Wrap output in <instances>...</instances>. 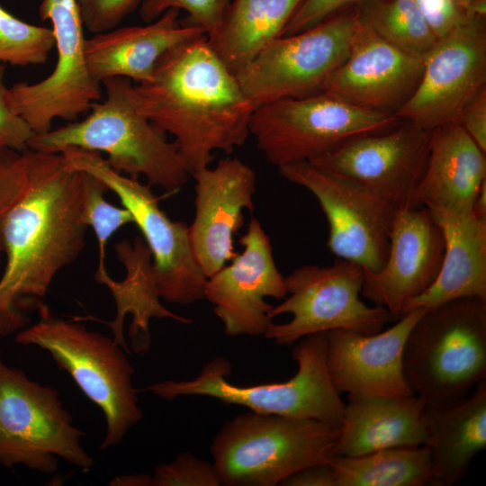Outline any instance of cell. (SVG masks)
Listing matches in <instances>:
<instances>
[{"instance_id": "1", "label": "cell", "mask_w": 486, "mask_h": 486, "mask_svg": "<svg viewBox=\"0 0 486 486\" xmlns=\"http://www.w3.org/2000/svg\"><path fill=\"white\" fill-rule=\"evenodd\" d=\"M31 183L24 195L0 220L5 266L0 276V336L30 325L40 312L57 274L86 245L82 222L86 173L62 153L29 148Z\"/></svg>"}, {"instance_id": "2", "label": "cell", "mask_w": 486, "mask_h": 486, "mask_svg": "<svg viewBox=\"0 0 486 486\" xmlns=\"http://www.w3.org/2000/svg\"><path fill=\"white\" fill-rule=\"evenodd\" d=\"M133 92L140 112L174 138L189 175L209 166L213 151L231 154L250 136L255 107L206 35L166 52Z\"/></svg>"}, {"instance_id": "3", "label": "cell", "mask_w": 486, "mask_h": 486, "mask_svg": "<svg viewBox=\"0 0 486 486\" xmlns=\"http://www.w3.org/2000/svg\"><path fill=\"white\" fill-rule=\"evenodd\" d=\"M102 85L105 97L92 104L85 119L34 135L29 148L46 153L68 148L104 152L114 170L131 177L144 176L149 185L168 194L179 191L189 173L178 148L140 112L131 81L113 76Z\"/></svg>"}, {"instance_id": "4", "label": "cell", "mask_w": 486, "mask_h": 486, "mask_svg": "<svg viewBox=\"0 0 486 486\" xmlns=\"http://www.w3.org/2000/svg\"><path fill=\"white\" fill-rule=\"evenodd\" d=\"M402 368L410 389L428 405L468 397L486 381V299L425 310L406 338Z\"/></svg>"}, {"instance_id": "5", "label": "cell", "mask_w": 486, "mask_h": 486, "mask_svg": "<svg viewBox=\"0 0 486 486\" xmlns=\"http://www.w3.org/2000/svg\"><path fill=\"white\" fill-rule=\"evenodd\" d=\"M298 370L289 380L238 386L227 380L231 366L215 357L192 380H166L146 390L164 400L181 396H208L250 411L293 418H312L339 429L346 402L334 385L327 364V332L301 338L292 348Z\"/></svg>"}, {"instance_id": "6", "label": "cell", "mask_w": 486, "mask_h": 486, "mask_svg": "<svg viewBox=\"0 0 486 486\" xmlns=\"http://www.w3.org/2000/svg\"><path fill=\"white\" fill-rule=\"evenodd\" d=\"M39 315L36 323L15 334V342L47 351L99 407L106 424L100 449L119 445L143 416L128 352L113 338L91 331L76 320L53 317L48 307Z\"/></svg>"}, {"instance_id": "7", "label": "cell", "mask_w": 486, "mask_h": 486, "mask_svg": "<svg viewBox=\"0 0 486 486\" xmlns=\"http://www.w3.org/2000/svg\"><path fill=\"white\" fill-rule=\"evenodd\" d=\"M338 429L312 418L248 411L225 422L211 444L225 486H275L332 456Z\"/></svg>"}, {"instance_id": "8", "label": "cell", "mask_w": 486, "mask_h": 486, "mask_svg": "<svg viewBox=\"0 0 486 486\" xmlns=\"http://www.w3.org/2000/svg\"><path fill=\"white\" fill-rule=\"evenodd\" d=\"M58 392L30 379L0 356V464L54 473L59 458L89 472L94 460L82 445Z\"/></svg>"}, {"instance_id": "9", "label": "cell", "mask_w": 486, "mask_h": 486, "mask_svg": "<svg viewBox=\"0 0 486 486\" xmlns=\"http://www.w3.org/2000/svg\"><path fill=\"white\" fill-rule=\"evenodd\" d=\"M400 122L394 112L359 108L320 92L256 107L249 132L265 158L279 167L311 161L351 139L387 131Z\"/></svg>"}, {"instance_id": "10", "label": "cell", "mask_w": 486, "mask_h": 486, "mask_svg": "<svg viewBox=\"0 0 486 486\" xmlns=\"http://www.w3.org/2000/svg\"><path fill=\"white\" fill-rule=\"evenodd\" d=\"M364 268L337 258L329 266L305 265L284 277L288 297L273 306L270 318L291 314L284 323H271L265 337L278 346L335 329L374 334L395 320L383 307L360 299Z\"/></svg>"}, {"instance_id": "11", "label": "cell", "mask_w": 486, "mask_h": 486, "mask_svg": "<svg viewBox=\"0 0 486 486\" xmlns=\"http://www.w3.org/2000/svg\"><path fill=\"white\" fill-rule=\"evenodd\" d=\"M360 20L355 6L281 36L234 75L253 106L321 91L347 57Z\"/></svg>"}, {"instance_id": "12", "label": "cell", "mask_w": 486, "mask_h": 486, "mask_svg": "<svg viewBox=\"0 0 486 486\" xmlns=\"http://www.w3.org/2000/svg\"><path fill=\"white\" fill-rule=\"evenodd\" d=\"M60 153L71 166L102 181L130 211L151 252L160 298L182 305L204 299L207 277L195 259L189 226L166 215L151 185L114 170L99 152L68 148Z\"/></svg>"}, {"instance_id": "13", "label": "cell", "mask_w": 486, "mask_h": 486, "mask_svg": "<svg viewBox=\"0 0 486 486\" xmlns=\"http://www.w3.org/2000/svg\"><path fill=\"white\" fill-rule=\"evenodd\" d=\"M288 181L318 200L328 224L327 246L338 258L379 271L387 259L398 209L364 186L309 161L278 167Z\"/></svg>"}, {"instance_id": "14", "label": "cell", "mask_w": 486, "mask_h": 486, "mask_svg": "<svg viewBox=\"0 0 486 486\" xmlns=\"http://www.w3.org/2000/svg\"><path fill=\"white\" fill-rule=\"evenodd\" d=\"M39 15L52 25L56 66L39 82H19L9 88L13 108L35 135L50 130L55 119L76 121L102 97L101 84L86 66L77 0H42Z\"/></svg>"}, {"instance_id": "15", "label": "cell", "mask_w": 486, "mask_h": 486, "mask_svg": "<svg viewBox=\"0 0 486 486\" xmlns=\"http://www.w3.org/2000/svg\"><path fill=\"white\" fill-rule=\"evenodd\" d=\"M485 88L486 17L467 15L426 55L417 87L395 115L432 130L459 122L464 108Z\"/></svg>"}, {"instance_id": "16", "label": "cell", "mask_w": 486, "mask_h": 486, "mask_svg": "<svg viewBox=\"0 0 486 486\" xmlns=\"http://www.w3.org/2000/svg\"><path fill=\"white\" fill-rule=\"evenodd\" d=\"M430 140V130L403 121L387 131L351 139L309 162L364 186L402 210L420 206L416 194Z\"/></svg>"}, {"instance_id": "17", "label": "cell", "mask_w": 486, "mask_h": 486, "mask_svg": "<svg viewBox=\"0 0 486 486\" xmlns=\"http://www.w3.org/2000/svg\"><path fill=\"white\" fill-rule=\"evenodd\" d=\"M239 243L242 252L207 278L204 299L214 306L227 336H264L273 322V305L266 298L287 296L284 276L277 269L270 238L258 220L248 222Z\"/></svg>"}, {"instance_id": "18", "label": "cell", "mask_w": 486, "mask_h": 486, "mask_svg": "<svg viewBox=\"0 0 486 486\" xmlns=\"http://www.w3.org/2000/svg\"><path fill=\"white\" fill-rule=\"evenodd\" d=\"M444 251L443 232L426 207L399 210L385 264L377 272L364 269L361 295L398 320L407 303L434 283Z\"/></svg>"}, {"instance_id": "19", "label": "cell", "mask_w": 486, "mask_h": 486, "mask_svg": "<svg viewBox=\"0 0 486 486\" xmlns=\"http://www.w3.org/2000/svg\"><path fill=\"white\" fill-rule=\"evenodd\" d=\"M195 180V214L190 239L195 259L208 278L230 262L233 236L244 225L243 211H254L256 173L237 158L191 175Z\"/></svg>"}, {"instance_id": "20", "label": "cell", "mask_w": 486, "mask_h": 486, "mask_svg": "<svg viewBox=\"0 0 486 486\" xmlns=\"http://www.w3.org/2000/svg\"><path fill=\"white\" fill-rule=\"evenodd\" d=\"M424 62L425 58L400 50L360 21L347 57L320 92L359 108L396 112L417 87Z\"/></svg>"}, {"instance_id": "21", "label": "cell", "mask_w": 486, "mask_h": 486, "mask_svg": "<svg viewBox=\"0 0 486 486\" xmlns=\"http://www.w3.org/2000/svg\"><path fill=\"white\" fill-rule=\"evenodd\" d=\"M424 311L410 310L374 334L327 332V364L338 391L396 399L414 396L404 377L402 356L408 334Z\"/></svg>"}, {"instance_id": "22", "label": "cell", "mask_w": 486, "mask_h": 486, "mask_svg": "<svg viewBox=\"0 0 486 486\" xmlns=\"http://www.w3.org/2000/svg\"><path fill=\"white\" fill-rule=\"evenodd\" d=\"M206 35L191 22L179 21V11L170 9L145 25L115 27L85 40L88 71L100 83L122 76L136 84L151 79L162 56L183 42Z\"/></svg>"}, {"instance_id": "23", "label": "cell", "mask_w": 486, "mask_h": 486, "mask_svg": "<svg viewBox=\"0 0 486 486\" xmlns=\"http://www.w3.org/2000/svg\"><path fill=\"white\" fill-rule=\"evenodd\" d=\"M486 181V153L458 123L431 130L428 158L416 198L429 212L454 215L472 212Z\"/></svg>"}, {"instance_id": "24", "label": "cell", "mask_w": 486, "mask_h": 486, "mask_svg": "<svg viewBox=\"0 0 486 486\" xmlns=\"http://www.w3.org/2000/svg\"><path fill=\"white\" fill-rule=\"evenodd\" d=\"M114 251L125 268V277L121 281L115 280L104 268L97 269L94 278L105 285L112 296L116 307L115 317L112 321L91 319L107 325L112 331L113 339L129 353L123 326L125 317L130 315L128 331L130 347L134 353L142 355L150 347L151 319H168L183 324H190L192 320L168 310L161 303L151 252L144 239L140 237H136L133 242L122 239L114 245Z\"/></svg>"}, {"instance_id": "25", "label": "cell", "mask_w": 486, "mask_h": 486, "mask_svg": "<svg viewBox=\"0 0 486 486\" xmlns=\"http://www.w3.org/2000/svg\"><path fill=\"white\" fill-rule=\"evenodd\" d=\"M425 401L348 394L333 455L357 456L393 447L424 446Z\"/></svg>"}, {"instance_id": "26", "label": "cell", "mask_w": 486, "mask_h": 486, "mask_svg": "<svg viewBox=\"0 0 486 486\" xmlns=\"http://www.w3.org/2000/svg\"><path fill=\"white\" fill-rule=\"evenodd\" d=\"M432 468V486H454L486 448V381L465 399L447 405L426 404L423 413Z\"/></svg>"}, {"instance_id": "27", "label": "cell", "mask_w": 486, "mask_h": 486, "mask_svg": "<svg viewBox=\"0 0 486 486\" xmlns=\"http://www.w3.org/2000/svg\"><path fill=\"white\" fill-rule=\"evenodd\" d=\"M430 213L444 236L441 267L431 286L409 302L402 315L460 298L486 299V220L472 212L468 215Z\"/></svg>"}, {"instance_id": "28", "label": "cell", "mask_w": 486, "mask_h": 486, "mask_svg": "<svg viewBox=\"0 0 486 486\" xmlns=\"http://www.w3.org/2000/svg\"><path fill=\"white\" fill-rule=\"evenodd\" d=\"M302 0H231L208 41L235 74L282 33Z\"/></svg>"}, {"instance_id": "29", "label": "cell", "mask_w": 486, "mask_h": 486, "mask_svg": "<svg viewBox=\"0 0 486 486\" xmlns=\"http://www.w3.org/2000/svg\"><path fill=\"white\" fill-rule=\"evenodd\" d=\"M334 486H427L432 468L425 446L381 449L329 459Z\"/></svg>"}, {"instance_id": "30", "label": "cell", "mask_w": 486, "mask_h": 486, "mask_svg": "<svg viewBox=\"0 0 486 486\" xmlns=\"http://www.w3.org/2000/svg\"><path fill=\"white\" fill-rule=\"evenodd\" d=\"M355 7L362 22L410 55L425 58L437 40L414 0H364Z\"/></svg>"}, {"instance_id": "31", "label": "cell", "mask_w": 486, "mask_h": 486, "mask_svg": "<svg viewBox=\"0 0 486 486\" xmlns=\"http://www.w3.org/2000/svg\"><path fill=\"white\" fill-rule=\"evenodd\" d=\"M54 45L50 28L23 22L0 4V63L20 67L44 64Z\"/></svg>"}, {"instance_id": "32", "label": "cell", "mask_w": 486, "mask_h": 486, "mask_svg": "<svg viewBox=\"0 0 486 486\" xmlns=\"http://www.w3.org/2000/svg\"><path fill=\"white\" fill-rule=\"evenodd\" d=\"M84 182L82 222L90 227L98 243L97 269L106 268V245L110 238L122 226L133 223V217L125 207L115 206L106 201L107 186L86 173Z\"/></svg>"}, {"instance_id": "33", "label": "cell", "mask_w": 486, "mask_h": 486, "mask_svg": "<svg viewBox=\"0 0 486 486\" xmlns=\"http://www.w3.org/2000/svg\"><path fill=\"white\" fill-rule=\"evenodd\" d=\"M231 0H144L140 5V16L151 22L170 9L184 10L189 22L202 28L207 38H213L222 23Z\"/></svg>"}, {"instance_id": "34", "label": "cell", "mask_w": 486, "mask_h": 486, "mask_svg": "<svg viewBox=\"0 0 486 486\" xmlns=\"http://www.w3.org/2000/svg\"><path fill=\"white\" fill-rule=\"evenodd\" d=\"M213 463L181 453L170 463L159 464L151 475V486H220Z\"/></svg>"}, {"instance_id": "35", "label": "cell", "mask_w": 486, "mask_h": 486, "mask_svg": "<svg viewBox=\"0 0 486 486\" xmlns=\"http://www.w3.org/2000/svg\"><path fill=\"white\" fill-rule=\"evenodd\" d=\"M31 183L29 148H0V220L27 192Z\"/></svg>"}, {"instance_id": "36", "label": "cell", "mask_w": 486, "mask_h": 486, "mask_svg": "<svg viewBox=\"0 0 486 486\" xmlns=\"http://www.w3.org/2000/svg\"><path fill=\"white\" fill-rule=\"evenodd\" d=\"M144 0H77L84 24L95 34L117 27Z\"/></svg>"}, {"instance_id": "37", "label": "cell", "mask_w": 486, "mask_h": 486, "mask_svg": "<svg viewBox=\"0 0 486 486\" xmlns=\"http://www.w3.org/2000/svg\"><path fill=\"white\" fill-rule=\"evenodd\" d=\"M4 77L5 67L0 64V148L22 152L35 134L13 108Z\"/></svg>"}, {"instance_id": "38", "label": "cell", "mask_w": 486, "mask_h": 486, "mask_svg": "<svg viewBox=\"0 0 486 486\" xmlns=\"http://www.w3.org/2000/svg\"><path fill=\"white\" fill-rule=\"evenodd\" d=\"M364 0H302L282 36L305 31Z\"/></svg>"}, {"instance_id": "39", "label": "cell", "mask_w": 486, "mask_h": 486, "mask_svg": "<svg viewBox=\"0 0 486 486\" xmlns=\"http://www.w3.org/2000/svg\"><path fill=\"white\" fill-rule=\"evenodd\" d=\"M434 35L439 39L466 18L455 0H414Z\"/></svg>"}, {"instance_id": "40", "label": "cell", "mask_w": 486, "mask_h": 486, "mask_svg": "<svg viewBox=\"0 0 486 486\" xmlns=\"http://www.w3.org/2000/svg\"><path fill=\"white\" fill-rule=\"evenodd\" d=\"M477 146L486 153V88L464 108L458 122Z\"/></svg>"}, {"instance_id": "41", "label": "cell", "mask_w": 486, "mask_h": 486, "mask_svg": "<svg viewBox=\"0 0 486 486\" xmlns=\"http://www.w3.org/2000/svg\"><path fill=\"white\" fill-rule=\"evenodd\" d=\"M328 461L302 469L286 478L280 485L334 486L333 471Z\"/></svg>"}, {"instance_id": "42", "label": "cell", "mask_w": 486, "mask_h": 486, "mask_svg": "<svg viewBox=\"0 0 486 486\" xmlns=\"http://www.w3.org/2000/svg\"><path fill=\"white\" fill-rule=\"evenodd\" d=\"M111 486H151V475L147 473L123 474L112 478Z\"/></svg>"}, {"instance_id": "43", "label": "cell", "mask_w": 486, "mask_h": 486, "mask_svg": "<svg viewBox=\"0 0 486 486\" xmlns=\"http://www.w3.org/2000/svg\"><path fill=\"white\" fill-rule=\"evenodd\" d=\"M472 213L478 218L486 220V181L482 184L475 197Z\"/></svg>"}, {"instance_id": "44", "label": "cell", "mask_w": 486, "mask_h": 486, "mask_svg": "<svg viewBox=\"0 0 486 486\" xmlns=\"http://www.w3.org/2000/svg\"><path fill=\"white\" fill-rule=\"evenodd\" d=\"M470 16L486 17V0H472L465 8Z\"/></svg>"}, {"instance_id": "45", "label": "cell", "mask_w": 486, "mask_h": 486, "mask_svg": "<svg viewBox=\"0 0 486 486\" xmlns=\"http://www.w3.org/2000/svg\"><path fill=\"white\" fill-rule=\"evenodd\" d=\"M457 4L465 11V8L467 5L472 1V0H455Z\"/></svg>"}, {"instance_id": "46", "label": "cell", "mask_w": 486, "mask_h": 486, "mask_svg": "<svg viewBox=\"0 0 486 486\" xmlns=\"http://www.w3.org/2000/svg\"><path fill=\"white\" fill-rule=\"evenodd\" d=\"M2 256H3V248H2V242H1V237H0V261H1Z\"/></svg>"}]
</instances>
